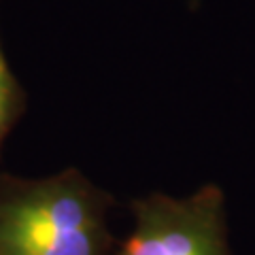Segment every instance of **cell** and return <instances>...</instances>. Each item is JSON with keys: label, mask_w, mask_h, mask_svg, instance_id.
Wrapping results in <instances>:
<instances>
[{"label": "cell", "mask_w": 255, "mask_h": 255, "mask_svg": "<svg viewBox=\"0 0 255 255\" xmlns=\"http://www.w3.org/2000/svg\"><path fill=\"white\" fill-rule=\"evenodd\" d=\"M113 196L81 170H0V255H111Z\"/></svg>", "instance_id": "obj_1"}, {"label": "cell", "mask_w": 255, "mask_h": 255, "mask_svg": "<svg viewBox=\"0 0 255 255\" xmlns=\"http://www.w3.org/2000/svg\"><path fill=\"white\" fill-rule=\"evenodd\" d=\"M130 209L132 232L113 255H232L226 196L215 183L183 198L155 191Z\"/></svg>", "instance_id": "obj_2"}, {"label": "cell", "mask_w": 255, "mask_h": 255, "mask_svg": "<svg viewBox=\"0 0 255 255\" xmlns=\"http://www.w3.org/2000/svg\"><path fill=\"white\" fill-rule=\"evenodd\" d=\"M26 109V92L9 66L0 41V151Z\"/></svg>", "instance_id": "obj_3"}]
</instances>
